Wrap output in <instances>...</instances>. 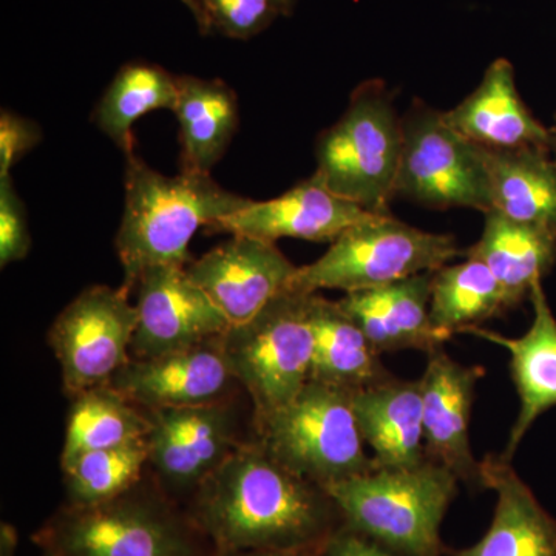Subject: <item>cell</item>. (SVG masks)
<instances>
[{
    "instance_id": "23",
    "label": "cell",
    "mask_w": 556,
    "mask_h": 556,
    "mask_svg": "<svg viewBox=\"0 0 556 556\" xmlns=\"http://www.w3.org/2000/svg\"><path fill=\"white\" fill-rule=\"evenodd\" d=\"M311 321L314 329L311 380L357 391L391 378L380 361L382 354L339 302L313 292Z\"/></svg>"
},
{
    "instance_id": "25",
    "label": "cell",
    "mask_w": 556,
    "mask_h": 556,
    "mask_svg": "<svg viewBox=\"0 0 556 556\" xmlns=\"http://www.w3.org/2000/svg\"><path fill=\"white\" fill-rule=\"evenodd\" d=\"M485 159L490 211L556 237V160L548 149L485 150Z\"/></svg>"
},
{
    "instance_id": "9",
    "label": "cell",
    "mask_w": 556,
    "mask_h": 556,
    "mask_svg": "<svg viewBox=\"0 0 556 556\" xmlns=\"http://www.w3.org/2000/svg\"><path fill=\"white\" fill-rule=\"evenodd\" d=\"M402 131L396 197L433 208L490 211L485 149L453 129L444 113L426 105L412 109Z\"/></svg>"
},
{
    "instance_id": "34",
    "label": "cell",
    "mask_w": 556,
    "mask_h": 556,
    "mask_svg": "<svg viewBox=\"0 0 556 556\" xmlns=\"http://www.w3.org/2000/svg\"><path fill=\"white\" fill-rule=\"evenodd\" d=\"M324 547L314 551L276 552V551H229L214 552L212 556H321Z\"/></svg>"
},
{
    "instance_id": "4",
    "label": "cell",
    "mask_w": 556,
    "mask_h": 556,
    "mask_svg": "<svg viewBox=\"0 0 556 556\" xmlns=\"http://www.w3.org/2000/svg\"><path fill=\"white\" fill-rule=\"evenodd\" d=\"M459 479L427 459L409 468H372L325 486L343 525L401 556H444L441 526Z\"/></svg>"
},
{
    "instance_id": "24",
    "label": "cell",
    "mask_w": 556,
    "mask_h": 556,
    "mask_svg": "<svg viewBox=\"0 0 556 556\" xmlns=\"http://www.w3.org/2000/svg\"><path fill=\"white\" fill-rule=\"evenodd\" d=\"M175 109L181 144V170L206 172L228 152L239 129V100L222 79L177 76Z\"/></svg>"
},
{
    "instance_id": "5",
    "label": "cell",
    "mask_w": 556,
    "mask_h": 556,
    "mask_svg": "<svg viewBox=\"0 0 556 556\" xmlns=\"http://www.w3.org/2000/svg\"><path fill=\"white\" fill-rule=\"evenodd\" d=\"M354 391L309 380L288 405L252 419L251 438L270 457L321 486L375 468L364 450Z\"/></svg>"
},
{
    "instance_id": "28",
    "label": "cell",
    "mask_w": 556,
    "mask_h": 556,
    "mask_svg": "<svg viewBox=\"0 0 556 556\" xmlns=\"http://www.w3.org/2000/svg\"><path fill=\"white\" fill-rule=\"evenodd\" d=\"M178 104V79L149 62L123 65L94 110L93 121L124 153L134 150V124L155 110Z\"/></svg>"
},
{
    "instance_id": "16",
    "label": "cell",
    "mask_w": 556,
    "mask_h": 556,
    "mask_svg": "<svg viewBox=\"0 0 556 556\" xmlns=\"http://www.w3.org/2000/svg\"><path fill=\"white\" fill-rule=\"evenodd\" d=\"M371 212L336 195L313 175L283 195L251 200L247 206L215 223L211 230L277 243L281 239L334 243L345 230L372 217Z\"/></svg>"
},
{
    "instance_id": "8",
    "label": "cell",
    "mask_w": 556,
    "mask_h": 556,
    "mask_svg": "<svg viewBox=\"0 0 556 556\" xmlns=\"http://www.w3.org/2000/svg\"><path fill=\"white\" fill-rule=\"evenodd\" d=\"M311 295L289 289L222 336L230 369L251 399L252 419L285 407L311 380Z\"/></svg>"
},
{
    "instance_id": "39",
    "label": "cell",
    "mask_w": 556,
    "mask_h": 556,
    "mask_svg": "<svg viewBox=\"0 0 556 556\" xmlns=\"http://www.w3.org/2000/svg\"><path fill=\"white\" fill-rule=\"evenodd\" d=\"M42 556H53V555H50V554H42Z\"/></svg>"
},
{
    "instance_id": "38",
    "label": "cell",
    "mask_w": 556,
    "mask_h": 556,
    "mask_svg": "<svg viewBox=\"0 0 556 556\" xmlns=\"http://www.w3.org/2000/svg\"><path fill=\"white\" fill-rule=\"evenodd\" d=\"M552 149L555 150V160H556V131H555V135L552 134Z\"/></svg>"
},
{
    "instance_id": "11",
    "label": "cell",
    "mask_w": 556,
    "mask_h": 556,
    "mask_svg": "<svg viewBox=\"0 0 556 556\" xmlns=\"http://www.w3.org/2000/svg\"><path fill=\"white\" fill-rule=\"evenodd\" d=\"M149 468L167 495L190 500L249 438L233 397L189 408L146 412Z\"/></svg>"
},
{
    "instance_id": "2",
    "label": "cell",
    "mask_w": 556,
    "mask_h": 556,
    "mask_svg": "<svg viewBox=\"0 0 556 556\" xmlns=\"http://www.w3.org/2000/svg\"><path fill=\"white\" fill-rule=\"evenodd\" d=\"M126 156V201L115 248L123 287L131 291L152 266L188 265L197 230L212 228L251 200L222 188L206 172L181 170L167 177L134 150Z\"/></svg>"
},
{
    "instance_id": "17",
    "label": "cell",
    "mask_w": 556,
    "mask_h": 556,
    "mask_svg": "<svg viewBox=\"0 0 556 556\" xmlns=\"http://www.w3.org/2000/svg\"><path fill=\"white\" fill-rule=\"evenodd\" d=\"M444 116L464 138L492 152L552 148L551 131L521 100L514 65L506 58L493 61L477 90Z\"/></svg>"
},
{
    "instance_id": "7",
    "label": "cell",
    "mask_w": 556,
    "mask_h": 556,
    "mask_svg": "<svg viewBox=\"0 0 556 556\" xmlns=\"http://www.w3.org/2000/svg\"><path fill=\"white\" fill-rule=\"evenodd\" d=\"M464 252L448 233L413 228L391 214L372 215L345 230L316 262L298 268L291 289L364 291L434 273Z\"/></svg>"
},
{
    "instance_id": "35",
    "label": "cell",
    "mask_w": 556,
    "mask_h": 556,
    "mask_svg": "<svg viewBox=\"0 0 556 556\" xmlns=\"http://www.w3.org/2000/svg\"><path fill=\"white\" fill-rule=\"evenodd\" d=\"M20 546V533L10 522L0 525V556H16Z\"/></svg>"
},
{
    "instance_id": "26",
    "label": "cell",
    "mask_w": 556,
    "mask_h": 556,
    "mask_svg": "<svg viewBox=\"0 0 556 556\" xmlns=\"http://www.w3.org/2000/svg\"><path fill=\"white\" fill-rule=\"evenodd\" d=\"M70 401L61 467L86 453L123 447L148 438V413L110 383L83 391Z\"/></svg>"
},
{
    "instance_id": "18",
    "label": "cell",
    "mask_w": 556,
    "mask_h": 556,
    "mask_svg": "<svg viewBox=\"0 0 556 556\" xmlns=\"http://www.w3.org/2000/svg\"><path fill=\"white\" fill-rule=\"evenodd\" d=\"M533 321L521 338H506L500 332L477 327L466 334L495 343L510 354V372L519 396V413L511 427L504 459H514L515 453L538 417L556 407V317L548 305L543 281L530 292Z\"/></svg>"
},
{
    "instance_id": "21",
    "label": "cell",
    "mask_w": 556,
    "mask_h": 556,
    "mask_svg": "<svg viewBox=\"0 0 556 556\" xmlns=\"http://www.w3.org/2000/svg\"><path fill=\"white\" fill-rule=\"evenodd\" d=\"M353 408L376 468H409L428 459L424 442L422 388L419 380L383 382L354 391Z\"/></svg>"
},
{
    "instance_id": "31",
    "label": "cell",
    "mask_w": 556,
    "mask_h": 556,
    "mask_svg": "<svg viewBox=\"0 0 556 556\" xmlns=\"http://www.w3.org/2000/svg\"><path fill=\"white\" fill-rule=\"evenodd\" d=\"M31 249L27 211L11 177L0 178V268L27 257Z\"/></svg>"
},
{
    "instance_id": "22",
    "label": "cell",
    "mask_w": 556,
    "mask_h": 556,
    "mask_svg": "<svg viewBox=\"0 0 556 556\" xmlns=\"http://www.w3.org/2000/svg\"><path fill=\"white\" fill-rule=\"evenodd\" d=\"M481 239L464 255L492 270L503 288L507 309L530 298L556 262V237L546 230L511 222L495 211L486 212Z\"/></svg>"
},
{
    "instance_id": "32",
    "label": "cell",
    "mask_w": 556,
    "mask_h": 556,
    "mask_svg": "<svg viewBox=\"0 0 556 556\" xmlns=\"http://www.w3.org/2000/svg\"><path fill=\"white\" fill-rule=\"evenodd\" d=\"M42 141V130L35 121L16 115L10 110L0 113V178L10 177L14 164L20 163Z\"/></svg>"
},
{
    "instance_id": "6",
    "label": "cell",
    "mask_w": 556,
    "mask_h": 556,
    "mask_svg": "<svg viewBox=\"0 0 556 556\" xmlns=\"http://www.w3.org/2000/svg\"><path fill=\"white\" fill-rule=\"evenodd\" d=\"M402 121L378 80L358 87L342 118L316 142L314 175L325 188L371 214L388 215L396 197Z\"/></svg>"
},
{
    "instance_id": "1",
    "label": "cell",
    "mask_w": 556,
    "mask_h": 556,
    "mask_svg": "<svg viewBox=\"0 0 556 556\" xmlns=\"http://www.w3.org/2000/svg\"><path fill=\"white\" fill-rule=\"evenodd\" d=\"M186 510L214 552L314 551L343 526L325 486L281 466L251 437Z\"/></svg>"
},
{
    "instance_id": "27",
    "label": "cell",
    "mask_w": 556,
    "mask_h": 556,
    "mask_svg": "<svg viewBox=\"0 0 556 556\" xmlns=\"http://www.w3.org/2000/svg\"><path fill=\"white\" fill-rule=\"evenodd\" d=\"M506 309L503 288L477 258L442 266L431 276V324L447 340L466 334Z\"/></svg>"
},
{
    "instance_id": "37",
    "label": "cell",
    "mask_w": 556,
    "mask_h": 556,
    "mask_svg": "<svg viewBox=\"0 0 556 556\" xmlns=\"http://www.w3.org/2000/svg\"><path fill=\"white\" fill-rule=\"evenodd\" d=\"M295 2H298V0H273L274 5H276V9L280 14L291 13L292 7L295 5Z\"/></svg>"
},
{
    "instance_id": "13",
    "label": "cell",
    "mask_w": 556,
    "mask_h": 556,
    "mask_svg": "<svg viewBox=\"0 0 556 556\" xmlns=\"http://www.w3.org/2000/svg\"><path fill=\"white\" fill-rule=\"evenodd\" d=\"M110 386L144 409L189 408L233 397L236 376L222 338L156 357H131Z\"/></svg>"
},
{
    "instance_id": "15",
    "label": "cell",
    "mask_w": 556,
    "mask_h": 556,
    "mask_svg": "<svg viewBox=\"0 0 556 556\" xmlns=\"http://www.w3.org/2000/svg\"><path fill=\"white\" fill-rule=\"evenodd\" d=\"M428 354L422 388L424 442L428 459L448 468L460 482L481 485L470 445V420L484 368L459 364L442 350Z\"/></svg>"
},
{
    "instance_id": "14",
    "label": "cell",
    "mask_w": 556,
    "mask_h": 556,
    "mask_svg": "<svg viewBox=\"0 0 556 556\" xmlns=\"http://www.w3.org/2000/svg\"><path fill=\"white\" fill-rule=\"evenodd\" d=\"M186 269L228 317L230 327L251 320L289 291L298 273L276 243L247 236H232Z\"/></svg>"
},
{
    "instance_id": "19",
    "label": "cell",
    "mask_w": 556,
    "mask_h": 556,
    "mask_svg": "<svg viewBox=\"0 0 556 556\" xmlns=\"http://www.w3.org/2000/svg\"><path fill=\"white\" fill-rule=\"evenodd\" d=\"M481 485L496 493L492 526L471 547L452 556H556V519L541 506L511 460L489 455L479 463Z\"/></svg>"
},
{
    "instance_id": "10",
    "label": "cell",
    "mask_w": 556,
    "mask_h": 556,
    "mask_svg": "<svg viewBox=\"0 0 556 556\" xmlns=\"http://www.w3.org/2000/svg\"><path fill=\"white\" fill-rule=\"evenodd\" d=\"M129 295L124 287L94 285L54 318L47 339L60 362L67 397L109 386L130 361L138 311Z\"/></svg>"
},
{
    "instance_id": "29",
    "label": "cell",
    "mask_w": 556,
    "mask_h": 556,
    "mask_svg": "<svg viewBox=\"0 0 556 556\" xmlns=\"http://www.w3.org/2000/svg\"><path fill=\"white\" fill-rule=\"evenodd\" d=\"M61 468L67 506L87 507L108 503L137 485L148 475V441L142 439L123 447L86 453Z\"/></svg>"
},
{
    "instance_id": "30",
    "label": "cell",
    "mask_w": 556,
    "mask_h": 556,
    "mask_svg": "<svg viewBox=\"0 0 556 556\" xmlns=\"http://www.w3.org/2000/svg\"><path fill=\"white\" fill-rule=\"evenodd\" d=\"M203 30L212 28L232 39H251L266 30L278 11L273 0H199Z\"/></svg>"
},
{
    "instance_id": "20",
    "label": "cell",
    "mask_w": 556,
    "mask_h": 556,
    "mask_svg": "<svg viewBox=\"0 0 556 556\" xmlns=\"http://www.w3.org/2000/svg\"><path fill=\"white\" fill-rule=\"evenodd\" d=\"M431 276L433 273L417 274L383 287L346 292L338 302L380 354L402 350L430 353L447 342L431 324Z\"/></svg>"
},
{
    "instance_id": "36",
    "label": "cell",
    "mask_w": 556,
    "mask_h": 556,
    "mask_svg": "<svg viewBox=\"0 0 556 556\" xmlns=\"http://www.w3.org/2000/svg\"><path fill=\"white\" fill-rule=\"evenodd\" d=\"M188 7L192 16L195 17L197 25L200 27V31L203 30V13H201L199 0H179Z\"/></svg>"
},
{
    "instance_id": "33",
    "label": "cell",
    "mask_w": 556,
    "mask_h": 556,
    "mask_svg": "<svg viewBox=\"0 0 556 556\" xmlns=\"http://www.w3.org/2000/svg\"><path fill=\"white\" fill-rule=\"evenodd\" d=\"M321 556H401L343 525L329 538Z\"/></svg>"
},
{
    "instance_id": "12",
    "label": "cell",
    "mask_w": 556,
    "mask_h": 556,
    "mask_svg": "<svg viewBox=\"0 0 556 556\" xmlns=\"http://www.w3.org/2000/svg\"><path fill=\"white\" fill-rule=\"evenodd\" d=\"M138 325L131 357L148 358L222 338L230 321L189 277L186 266L148 268L137 285Z\"/></svg>"
},
{
    "instance_id": "3",
    "label": "cell",
    "mask_w": 556,
    "mask_h": 556,
    "mask_svg": "<svg viewBox=\"0 0 556 556\" xmlns=\"http://www.w3.org/2000/svg\"><path fill=\"white\" fill-rule=\"evenodd\" d=\"M53 556H212L214 548L186 507L146 475L97 506L58 508L33 535Z\"/></svg>"
}]
</instances>
